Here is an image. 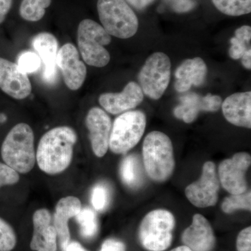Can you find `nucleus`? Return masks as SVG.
Wrapping results in <instances>:
<instances>
[{
	"mask_svg": "<svg viewBox=\"0 0 251 251\" xmlns=\"http://www.w3.org/2000/svg\"><path fill=\"white\" fill-rule=\"evenodd\" d=\"M77 134L72 127H55L43 135L38 145L36 161L41 171L50 175L66 171L73 159Z\"/></svg>",
	"mask_w": 251,
	"mask_h": 251,
	"instance_id": "f257e3e1",
	"label": "nucleus"
},
{
	"mask_svg": "<svg viewBox=\"0 0 251 251\" xmlns=\"http://www.w3.org/2000/svg\"><path fill=\"white\" fill-rule=\"evenodd\" d=\"M34 132L25 123L18 124L6 135L1 145L5 164L21 174H27L36 163Z\"/></svg>",
	"mask_w": 251,
	"mask_h": 251,
	"instance_id": "f03ea898",
	"label": "nucleus"
},
{
	"mask_svg": "<svg viewBox=\"0 0 251 251\" xmlns=\"http://www.w3.org/2000/svg\"><path fill=\"white\" fill-rule=\"evenodd\" d=\"M80 226V234L85 239H90L97 235L99 230L97 214L90 208H84L75 216Z\"/></svg>",
	"mask_w": 251,
	"mask_h": 251,
	"instance_id": "b1692460",
	"label": "nucleus"
},
{
	"mask_svg": "<svg viewBox=\"0 0 251 251\" xmlns=\"http://www.w3.org/2000/svg\"><path fill=\"white\" fill-rule=\"evenodd\" d=\"M206 74L207 67L202 58L186 59L175 72V90L183 93L189 90L192 85H202L205 80Z\"/></svg>",
	"mask_w": 251,
	"mask_h": 251,
	"instance_id": "aec40b11",
	"label": "nucleus"
},
{
	"mask_svg": "<svg viewBox=\"0 0 251 251\" xmlns=\"http://www.w3.org/2000/svg\"><path fill=\"white\" fill-rule=\"evenodd\" d=\"M171 251H192L189 248L186 247V246H181V247H179L176 248V249H173Z\"/></svg>",
	"mask_w": 251,
	"mask_h": 251,
	"instance_id": "ea45409f",
	"label": "nucleus"
},
{
	"mask_svg": "<svg viewBox=\"0 0 251 251\" xmlns=\"http://www.w3.org/2000/svg\"><path fill=\"white\" fill-rule=\"evenodd\" d=\"M130 4L133 5L134 7L137 8L138 9H141V6H140V0H127Z\"/></svg>",
	"mask_w": 251,
	"mask_h": 251,
	"instance_id": "4c0bfd02",
	"label": "nucleus"
},
{
	"mask_svg": "<svg viewBox=\"0 0 251 251\" xmlns=\"http://www.w3.org/2000/svg\"><path fill=\"white\" fill-rule=\"evenodd\" d=\"M110 191L108 186L104 184H97L92 191L91 201L94 209L102 211L108 207L110 202Z\"/></svg>",
	"mask_w": 251,
	"mask_h": 251,
	"instance_id": "bb28decb",
	"label": "nucleus"
},
{
	"mask_svg": "<svg viewBox=\"0 0 251 251\" xmlns=\"http://www.w3.org/2000/svg\"><path fill=\"white\" fill-rule=\"evenodd\" d=\"M32 46L44 65L43 79L47 83H54L57 77V58L59 50L57 39L50 33H39L33 39Z\"/></svg>",
	"mask_w": 251,
	"mask_h": 251,
	"instance_id": "dca6fc26",
	"label": "nucleus"
},
{
	"mask_svg": "<svg viewBox=\"0 0 251 251\" xmlns=\"http://www.w3.org/2000/svg\"><path fill=\"white\" fill-rule=\"evenodd\" d=\"M171 62L167 54L155 52L150 55L138 74L144 94L153 100L161 98L171 80Z\"/></svg>",
	"mask_w": 251,
	"mask_h": 251,
	"instance_id": "6e6552de",
	"label": "nucleus"
},
{
	"mask_svg": "<svg viewBox=\"0 0 251 251\" xmlns=\"http://www.w3.org/2000/svg\"><path fill=\"white\" fill-rule=\"evenodd\" d=\"M251 164V156L247 152L235 153L232 158L220 163L219 181L231 195L242 194L248 191L246 173Z\"/></svg>",
	"mask_w": 251,
	"mask_h": 251,
	"instance_id": "9d476101",
	"label": "nucleus"
},
{
	"mask_svg": "<svg viewBox=\"0 0 251 251\" xmlns=\"http://www.w3.org/2000/svg\"><path fill=\"white\" fill-rule=\"evenodd\" d=\"M122 181L130 188H137L142 184V170L138 157L129 155L124 158L120 166Z\"/></svg>",
	"mask_w": 251,
	"mask_h": 251,
	"instance_id": "4be33fe9",
	"label": "nucleus"
},
{
	"mask_svg": "<svg viewBox=\"0 0 251 251\" xmlns=\"http://www.w3.org/2000/svg\"><path fill=\"white\" fill-rule=\"evenodd\" d=\"M230 43L231 46L229 54L231 58L233 59L242 58L244 52L248 50L251 49V43L241 40L235 36L230 39Z\"/></svg>",
	"mask_w": 251,
	"mask_h": 251,
	"instance_id": "7c9ffc66",
	"label": "nucleus"
},
{
	"mask_svg": "<svg viewBox=\"0 0 251 251\" xmlns=\"http://www.w3.org/2000/svg\"><path fill=\"white\" fill-rule=\"evenodd\" d=\"M225 118L234 126L251 128V92H238L222 103Z\"/></svg>",
	"mask_w": 251,
	"mask_h": 251,
	"instance_id": "a211bd4d",
	"label": "nucleus"
},
{
	"mask_svg": "<svg viewBox=\"0 0 251 251\" xmlns=\"http://www.w3.org/2000/svg\"><path fill=\"white\" fill-rule=\"evenodd\" d=\"M34 232L30 243L31 250L57 251V234L50 212L46 209L36 210L33 215Z\"/></svg>",
	"mask_w": 251,
	"mask_h": 251,
	"instance_id": "2eb2a0df",
	"label": "nucleus"
},
{
	"mask_svg": "<svg viewBox=\"0 0 251 251\" xmlns=\"http://www.w3.org/2000/svg\"><path fill=\"white\" fill-rule=\"evenodd\" d=\"M181 104L174 110L176 118L186 123H191L198 117L200 111H206L204 97L196 93H188L179 98Z\"/></svg>",
	"mask_w": 251,
	"mask_h": 251,
	"instance_id": "412c9836",
	"label": "nucleus"
},
{
	"mask_svg": "<svg viewBox=\"0 0 251 251\" xmlns=\"http://www.w3.org/2000/svg\"><path fill=\"white\" fill-rule=\"evenodd\" d=\"M111 36L99 23L91 19L81 21L77 28V45L82 59L88 65L105 67L110 55L104 46L111 42Z\"/></svg>",
	"mask_w": 251,
	"mask_h": 251,
	"instance_id": "20e7f679",
	"label": "nucleus"
},
{
	"mask_svg": "<svg viewBox=\"0 0 251 251\" xmlns=\"http://www.w3.org/2000/svg\"><path fill=\"white\" fill-rule=\"evenodd\" d=\"M99 251H126V247L121 241L108 239L103 243Z\"/></svg>",
	"mask_w": 251,
	"mask_h": 251,
	"instance_id": "72a5a7b5",
	"label": "nucleus"
},
{
	"mask_svg": "<svg viewBox=\"0 0 251 251\" xmlns=\"http://www.w3.org/2000/svg\"><path fill=\"white\" fill-rule=\"evenodd\" d=\"M237 251H251V227L242 229L237 239Z\"/></svg>",
	"mask_w": 251,
	"mask_h": 251,
	"instance_id": "2f4dec72",
	"label": "nucleus"
},
{
	"mask_svg": "<svg viewBox=\"0 0 251 251\" xmlns=\"http://www.w3.org/2000/svg\"><path fill=\"white\" fill-rule=\"evenodd\" d=\"M144 167L148 176L157 182L171 177L175 168L174 150L169 137L152 131L145 137L143 146Z\"/></svg>",
	"mask_w": 251,
	"mask_h": 251,
	"instance_id": "7ed1b4c3",
	"label": "nucleus"
},
{
	"mask_svg": "<svg viewBox=\"0 0 251 251\" xmlns=\"http://www.w3.org/2000/svg\"><path fill=\"white\" fill-rule=\"evenodd\" d=\"M13 0H0V24H1L11 9Z\"/></svg>",
	"mask_w": 251,
	"mask_h": 251,
	"instance_id": "f704fd0d",
	"label": "nucleus"
},
{
	"mask_svg": "<svg viewBox=\"0 0 251 251\" xmlns=\"http://www.w3.org/2000/svg\"><path fill=\"white\" fill-rule=\"evenodd\" d=\"M17 242L14 229L7 222L0 218V251H11Z\"/></svg>",
	"mask_w": 251,
	"mask_h": 251,
	"instance_id": "cd10ccee",
	"label": "nucleus"
},
{
	"mask_svg": "<svg viewBox=\"0 0 251 251\" xmlns=\"http://www.w3.org/2000/svg\"><path fill=\"white\" fill-rule=\"evenodd\" d=\"M17 65L23 72L32 74L40 68L41 61L38 54L32 52H25L18 57Z\"/></svg>",
	"mask_w": 251,
	"mask_h": 251,
	"instance_id": "c85d7f7f",
	"label": "nucleus"
},
{
	"mask_svg": "<svg viewBox=\"0 0 251 251\" xmlns=\"http://www.w3.org/2000/svg\"><path fill=\"white\" fill-rule=\"evenodd\" d=\"M19 180L17 172L5 163H0V187L16 184Z\"/></svg>",
	"mask_w": 251,
	"mask_h": 251,
	"instance_id": "c756f323",
	"label": "nucleus"
},
{
	"mask_svg": "<svg viewBox=\"0 0 251 251\" xmlns=\"http://www.w3.org/2000/svg\"><path fill=\"white\" fill-rule=\"evenodd\" d=\"M171 5L172 9L178 13H184L192 10L196 6L193 0H167Z\"/></svg>",
	"mask_w": 251,
	"mask_h": 251,
	"instance_id": "473e14b6",
	"label": "nucleus"
},
{
	"mask_svg": "<svg viewBox=\"0 0 251 251\" xmlns=\"http://www.w3.org/2000/svg\"><path fill=\"white\" fill-rule=\"evenodd\" d=\"M57 64L68 88L75 91L82 87L87 76V68L75 46L72 44L63 46L57 53Z\"/></svg>",
	"mask_w": 251,
	"mask_h": 251,
	"instance_id": "9b49d317",
	"label": "nucleus"
},
{
	"mask_svg": "<svg viewBox=\"0 0 251 251\" xmlns=\"http://www.w3.org/2000/svg\"><path fill=\"white\" fill-rule=\"evenodd\" d=\"M175 227L171 211L156 209L144 217L139 228L140 244L150 251H164L171 245Z\"/></svg>",
	"mask_w": 251,
	"mask_h": 251,
	"instance_id": "423d86ee",
	"label": "nucleus"
},
{
	"mask_svg": "<svg viewBox=\"0 0 251 251\" xmlns=\"http://www.w3.org/2000/svg\"><path fill=\"white\" fill-rule=\"evenodd\" d=\"M182 242L192 251H211L215 246L214 231L209 221L201 214H195L192 224L182 234Z\"/></svg>",
	"mask_w": 251,
	"mask_h": 251,
	"instance_id": "f3484780",
	"label": "nucleus"
},
{
	"mask_svg": "<svg viewBox=\"0 0 251 251\" xmlns=\"http://www.w3.org/2000/svg\"><path fill=\"white\" fill-rule=\"evenodd\" d=\"M64 251H88L82 247L80 243L77 242H70L67 244Z\"/></svg>",
	"mask_w": 251,
	"mask_h": 251,
	"instance_id": "c9c22d12",
	"label": "nucleus"
},
{
	"mask_svg": "<svg viewBox=\"0 0 251 251\" xmlns=\"http://www.w3.org/2000/svg\"><path fill=\"white\" fill-rule=\"evenodd\" d=\"M82 209L80 200L74 196H67L59 200L55 207L53 225L62 250L70 242L71 234L68 221L75 217Z\"/></svg>",
	"mask_w": 251,
	"mask_h": 251,
	"instance_id": "6ab92c4d",
	"label": "nucleus"
},
{
	"mask_svg": "<svg viewBox=\"0 0 251 251\" xmlns=\"http://www.w3.org/2000/svg\"><path fill=\"white\" fill-rule=\"evenodd\" d=\"M0 89L12 98L21 100L30 95L31 85L27 74L17 64L0 57Z\"/></svg>",
	"mask_w": 251,
	"mask_h": 251,
	"instance_id": "ddd939ff",
	"label": "nucleus"
},
{
	"mask_svg": "<svg viewBox=\"0 0 251 251\" xmlns=\"http://www.w3.org/2000/svg\"><path fill=\"white\" fill-rule=\"evenodd\" d=\"M216 9L230 16H240L251 12V0H212Z\"/></svg>",
	"mask_w": 251,
	"mask_h": 251,
	"instance_id": "393cba45",
	"label": "nucleus"
},
{
	"mask_svg": "<svg viewBox=\"0 0 251 251\" xmlns=\"http://www.w3.org/2000/svg\"><path fill=\"white\" fill-rule=\"evenodd\" d=\"M52 0H23L19 12L23 19L37 22L44 17L46 9L50 6Z\"/></svg>",
	"mask_w": 251,
	"mask_h": 251,
	"instance_id": "5701e85b",
	"label": "nucleus"
},
{
	"mask_svg": "<svg viewBox=\"0 0 251 251\" xmlns=\"http://www.w3.org/2000/svg\"><path fill=\"white\" fill-rule=\"evenodd\" d=\"M97 10L102 27L120 39H128L136 34L138 19L125 0H98Z\"/></svg>",
	"mask_w": 251,
	"mask_h": 251,
	"instance_id": "39448f33",
	"label": "nucleus"
},
{
	"mask_svg": "<svg viewBox=\"0 0 251 251\" xmlns=\"http://www.w3.org/2000/svg\"><path fill=\"white\" fill-rule=\"evenodd\" d=\"M90 132V139L94 154L99 158L105 156L109 148L112 122L106 112L98 107L91 108L85 120Z\"/></svg>",
	"mask_w": 251,
	"mask_h": 251,
	"instance_id": "f8f14e48",
	"label": "nucleus"
},
{
	"mask_svg": "<svg viewBox=\"0 0 251 251\" xmlns=\"http://www.w3.org/2000/svg\"><path fill=\"white\" fill-rule=\"evenodd\" d=\"M6 120V115H3V114H1V115H0V122H4Z\"/></svg>",
	"mask_w": 251,
	"mask_h": 251,
	"instance_id": "a19ab883",
	"label": "nucleus"
},
{
	"mask_svg": "<svg viewBox=\"0 0 251 251\" xmlns=\"http://www.w3.org/2000/svg\"><path fill=\"white\" fill-rule=\"evenodd\" d=\"M242 64L246 69L251 70V49L244 52L242 57Z\"/></svg>",
	"mask_w": 251,
	"mask_h": 251,
	"instance_id": "e433bc0d",
	"label": "nucleus"
},
{
	"mask_svg": "<svg viewBox=\"0 0 251 251\" xmlns=\"http://www.w3.org/2000/svg\"><path fill=\"white\" fill-rule=\"evenodd\" d=\"M220 181L213 162L207 161L202 168L199 180L185 190L186 198L193 205L206 208L215 205L219 199Z\"/></svg>",
	"mask_w": 251,
	"mask_h": 251,
	"instance_id": "1a4fd4ad",
	"label": "nucleus"
},
{
	"mask_svg": "<svg viewBox=\"0 0 251 251\" xmlns=\"http://www.w3.org/2000/svg\"><path fill=\"white\" fill-rule=\"evenodd\" d=\"M147 118L140 110L127 111L117 117L112 125L109 148L116 154L128 152L139 143L146 128Z\"/></svg>",
	"mask_w": 251,
	"mask_h": 251,
	"instance_id": "0eeeda50",
	"label": "nucleus"
},
{
	"mask_svg": "<svg viewBox=\"0 0 251 251\" xmlns=\"http://www.w3.org/2000/svg\"><path fill=\"white\" fill-rule=\"evenodd\" d=\"M144 93L135 82H130L120 93L102 94L99 101L105 111L112 115L128 111L142 103Z\"/></svg>",
	"mask_w": 251,
	"mask_h": 251,
	"instance_id": "4468645a",
	"label": "nucleus"
},
{
	"mask_svg": "<svg viewBox=\"0 0 251 251\" xmlns=\"http://www.w3.org/2000/svg\"><path fill=\"white\" fill-rule=\"evenodd\" d=\"M153 0H140V6H141V9H143L145 6H148V5L151 4Z\"/></svg>",
	"mask_w": 251,
	"mask_h": 251,
	"instance_id": "58836bf2",
	"label": "nucleus"
},
{
	"mask_svg": "<svg viewBox=\"0 0 251 251\" xmlns=\"http://www.w3.org/2000/svg\"><path fill=\"white\" fill-rule=\"evenodd\" d=\"M221 209L226 214H232L238 209L251 210V192L248 190L242 194L231 195L224 199Z\"/></svg>",
	"mask_w": 251,
	"mask_h": 251,
	"instance_id": "a878e982",
	"label": "nucleus"
}]
</instances>
